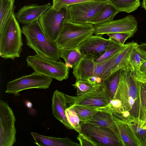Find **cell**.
I'll use <instances>...</instances> for the list:
<instances>
[{
	"instance_id": "cell-34",
	"label": "cell",
	"mask_w": 146,
	"mask_h": 146,
	"mask_svg": "<svg viewBox=\"0 0 146 146\" xmlns=\"http://www.w3.org/2000/svg\"><path fill=\"white\" fill-rule=\"evenodd\" d=\"M139 47L145 50L146 51V43H141L140 44H139Z\"/></svg>"
},
{
	"instance_id": "cell-22",
	"label": "cell",
	"mask_w": 146,
	"mask_h": 146,
	"mask_svg": "<svg viewBox=\"0 0 146 146\" xmlns=\"http://www.w3.org/2000/svg\"><path fill=\"white\" fill-rule=\"evenodd\" d=\"M14 0H0V30L14 13Z\"/></svg>"
},
{
	"instance_id": "cell-14",
	"label": "cell",
	"mask_w": 146,
	"mask_h": 146,
	"mask_svg": "<svg viewBox=\"0 0 146 146\" xmlns=\"http://www.w3.org/2000/svg\"><path fill=\"white\" fill-rule=\"evenodd\" d=\"M138 44L133 41L127 43L109 66L103 71L101 78L103 80L106 79L112 74L119 70L131 71V69L129 58L134 48Z\"/></svg>"
},
{
	"instance_id": "cell-39",
	"label": "cell",
	"mask_w": 146,
	"mask_h": 146,
	"mask_svg": "<svg viewBox=\"0 0 146 146\" xmlns=\"http://www.w3.org/2000/svg\"><path fill=\"white\" fill-rule=\"evenodd\" d=\"M106 0V1H108L107 0Z\"/></svg>"
},
{
	"instance_id": "cell-8",
	"label": "cell",
	"mask_w": 146,
	"mask_h": 146,
	"mask_svg": "<svg viewBox=\"0 0 146 146\" xmlns=\"http://www.w3.org/2000/svg\"><path fill=\"white\" fill-rule=\"evenodd\" d=\"M16 119L7 103L0 100V146H13L16 141Z\"/></svg>"
},
{
	"instance_id": "cell-31",
	"label": "cell",
	"mask_w": 146,
	"mask_h": 146,
	"mask_svg": "<svg viewBox=\"0 0 146 146\" xmlns=\"http://www.w3.org/2000/svg\"><path fill=\"white\" fill-rule=\"evenodd\" d=\"M109 38L113 39L122 44H124L126 40L132 36L130 34L125 33H115L106 34Z\"/></svg>"
},
{
	"instance_id": "cell-23",
	"label": "cell",
	"mask_w": 146,
	"mask_h": 146,
	"mask_svg": "<svg viewBox=\"0 0 146 146\" xmlns=\"http://www.w3.org/2000/svg\"><path fill=\"white\" fill-rule=\"evenodd\" d=\"M107 0L120 12H132L137 9L140 5V0Z\"/></svg>"
},
{
	"instance_id": "cell-21",
	"label": "cell",
	"mask_w": 146,
	"mask_h": 146,
	"mask_svg": "<svg viewBox=\"0 0 146 146\" xmlns=\"http://www.w3.org/2000/svg\"><path fill=\"white\" fill-rule=\"evenodd\" d=\"M119 70L104 80L103 85L106 94L110 101L112 100L115 95L118 86L119 78L122 71Z\"/></svg>"
},
{
	"instance_id": "cell-32",
	"label": "cell",
	"mask_w": 146,
	"mask_h": 146,
	"mask_svg": "<svg viewBox=\"0 0 146 146\" xmlns=\"http://www.w3.org/2000/svg\"><path fill=\"white\" fill-rule=\"evenodd\" d=\"M140 70L141 72L146 74V62L142 64L140 68Z\"/></svg>"
},
{
	"instance_id": "cell-27",
	"label": "cell",
	"mask_w": 146,
	"mask_h": 146,
	"mask_svg": "<svg viewBox=\"0 0 146 146\" xmlns=\"http://www.w3.org/2000/svg\"><path fill=\"white\" fill-rule=\"evenodd\" d=\"M66 115L69 123L72 127L79 133L82 132L80 120L77 114L71 105L67 107L66 110Z\"/></svg>"
},
{
	"instance_id": "cell-18",
	"label": "cell",
	"mask_w": 146,
	"mask_h": 146,
	"mask_svg": "<svg viewBox=\"0 0 146 146\" xmlns=\"http://www.w3.org/2000/svg\"><path fill=\"white\" fill-rule=\"evenodd\" d=\"M84 123L109 128L115 133L122 142L119 130L112 119L110 113L99 111L92 118L87 120Z\"/></svg>"
},
{
	"instance_id": "cell-1",
	"label": "cell",
	"mask_w": 146,
	"mask_h": 146,
	"mask_svg": "<svg viewBox=\"0 0 146 146\" xmlns=\"http://www.w3.org/2000/svg\"><path fill=\"white\" fill-rule=\"evenodd\" d=\"M21 31L26 38L27 45L36 54L53 60H60L61 50L46 35L38 20L24 25Z\"/></svg>"
},
{
	"instance_id": "cell-19",
	"label": "cell",
	"mask_w": 146,
	"mask_h": 146,
	"mask_svg": "<svg viewBox=\"0 0 146 146\" xmlns=\"http://www.w3.org/2000/svg\"><path fill=\"white\" fill-rule=\"evenodd\" d=\"M139 46V44L134 48L129 58L131 69V72L135 76H140V68L142 64L146 62V51Z\"/></svg>"
},
{
	"instance_id": "cell-25",
	"label": "cell",
	"mask_w": 146,
	"mask_h": 146,
	"mask_svg": "<svg viewBox=\"0 0 146 146\" xmlns=\"http://www.w3.org/2000/svg\"><path fill=\"white\" fill-rule=\"evenodd\" d=\"M84 56L77 48L61 50L60 58L64 59L65 63L71 64L73 68L76 66Z\"/></svg>"
},
{
	"instance_id": "cell-3",
	"label": "cell",
	"mask_w": 146,
	"mask_h": 146,
	"mask_svg": "<svg viewBox=\"0 0 146 146\" xmlns=\"http://www.w3.org/2000/svg\"><path fill=\"white\" fill-rule=\"evenodd\" d=\"M94 31L93 25L73 23L66 15L55 42L61 50L77 48Z\"/></svg>"
},
{
	"instance_id": "cell-5",
	"label": "cell",
	"mask_w": 146,
	"mask_h": 146,
	"mask_svg": "<svg viewBox=\"0 0 146 146\" xmlns=\"http://www.w3.org/2000/svg\"><path fill=\"white\" fill-rule=\"evenodd\" d=\"M110 4L106 0H94L74 4L66 8V15L73 23H88L90 20L98 15L104 7Z\"/></svg>"
},
{
	"instance_id": "cell-6",
	"label": "cell",
	"mask_w": 146,
	"mask_h": 146,
	"mask_svg": "<svg viewBox=\"0 0 146 146\" xmlns=\"http://www.w3.org/2000/svg\"><path fill=\"white\" fill-rule=\"evenodd\" d=\"M52 78L34 71L31 74L23 76L8 82L5 92L19 96V92L32 88L46 89L49 88Z\"/></svg>"
},
{
	"instance_id": "cell-2",
	"label": "cell",
	"mask_w": 146,
	"mask_h": 146,
	"mask_svg": "<svg viewBox=\"0 0 146 146\" xmlns=\"http://www.w3.org/2000/svg\"><path fill=\"white\" fill-rule=\"evenodd\" d=\"M22 31L13 14L0 30V55L5 59L19 57L23 46Z\"/></svg>"
},
{
	"instance_id": "cell-29",
	"label": "cell",
	"mask_w": 146,
	"mask_h": 146,
	"mask_svg": "<svg viewBox=\"0 0 146 146\" xmlns=\"http://www.w3.org/2000/svg\"><path fill=\"white\" fill-rule=\"evenodd\" d=\"M94 0H53L52 7L54 9L58 11L72 5Z\"/></svg>"
},
{
	"instance_id": "cell-16",
	"label": "cell",
	"mask_w": 146,
	"mask_h": 146,
	"mask_svg": "<svg viewBox=\"0 0 146 146\" xmlns=\"http://www.w3.org/2000/svg\"><path fill=\"white\" fill-rule=\"evenodd\" d=\"M67 104L65 94L57 90H55L52 98V108L53 115L66 128L72 129L66 115Z\"/></svg>"
},
{
	"instance_id": "cell-15",
	"label": "cell",
	"mask_w": 146,
	"mask_h": 146,
	"mask_svg": "<svg viewBox=\"0 0 146 146\" xmlns=\"http://www.w3.org/2000/svg\"><path fill=\"white\" fill-rule=\"evenodd\" d=\"M52 6L50 3L39 5L32 4L25 5L16 14L18 21L25 25L39 19L40 17Z\"/></svg>"
},
{
	"instance_id": "cell-24",
	"label": "cell",
	"mask_w": 146,
	"mask_h": 146,
	"mask_svg": "<svg viewBox=\"0 0 146 146\" xmlns=\"http://www.w3.org/2000/svg\"><path fill=\"white\" fill-rule=\"evenodd\" d=\"M70 105L77 114L80 121L83 123L92 118L100 111V107L76 104Z\"/></svg>"
},
{
	"instance_id": "cell-10",
	"label": "cell",
	"mask_w": 146,
	"mask_h": 146,
	"mask_svg": "<svg viewBox=\"0 0 146 146\" xmlns=\"http://www.w3.org/2000/svg\"><path fill=\"white\" fill-rule=\"evenodd\" d=\"M66 14V8L58 11L52 6L38 19L44 33L54 42H55L58 36Z\"/></svg>"
},
{
	"instance_id": "cell-33",
	"label": "cell",
	"mask_w": 146,
	"mask_h": 146,
	"mask_svg": "<svg viewBox=\"0 0 146 146\" xmlns=\"http://www.w3.org/2000/svg\"><path fill=\"white\" fill-rule=\"evenodd\" d=\"M137 132L140 134H144L145 133V130L143 128L140 127H137L136 128Z\"/></svg>"
},
{
	"instance_id": "cell-13",
	"label": "cell",
	"mask_w": 146,
	"mask_h": 146,
	"mask_svg": "<svg viewBox=\"0 0 146 146\" xmlns=\"http://www.w3.org/2000/svg\"><path fill=\"white\" fill-rule=\"evenodd\" d=\"M110 40L102 36L92 35L82 42L77 48L84 55L93 57L96 60L100 57L106 51Z\"/></svg>"
},
{
	"instance_id": "cell-28",
	"label": "cell",
	"mask_w": 146,
	"mask_h": 146,
	"mask_svg": "<svg viewBox=\"0 0 146 146\" xmlns=\"http://www.w3.org/2000/svg\"><path fill=\"white\" fill-rule=\"evenodd\" d=\"M101 85H93L88 81L84 80H76L75 83L72 84L77 90V96L82 95L96 90Z\"/></svg>"
},
{
	"instance_id": "cell-37",
	"label": "cell",
	"mask_w": 146,
	"mask_h": 146,
	"mask_svg": "<svg viewBox=\"0 0 146 146\" xmlns=\"http://www.w3.org/2000/svg\"><path fill=\"white\" fill-rule=\"evenodd\" d=\"M129 115V113L127 111L124 112L123 113V116L125 117H127Z\"/></svg>"
},
{
	"instance_id": "cell-30",
	"label": "cell",
	"mask_w": 146,
	"mask_h": 146,
	"mask_svg": "<svg viewBox=\"0 0 146 146\" xmlns=\"http://www.w3.org/2000/svg\"><path fill=\"white\" fill-rule=\"evenodd\" d=\"M77 139L81 146H98L90 137L82 132L79 133Z\"/></svg>"
},
{
	"instance_id": "cell-38",
	"label": "cell",
	"mask_w": 146,
	"mask_h": 146,
	"mask_svg": "<svg viewBox=\"0 0 146 146\" xmlns=\"http://www.w3.org/2000/svg\"><path fill=\"white\" fill-rule=\"evenodd\" d=\"M144 121H146V117L144 119Z\"/></svg>"
},
{
	"instance_id": "cell-11",
	"label": "cell",
	"mask_w": 146,
	"mask_h": 146,
	"mask_svg": "<svg viewBox=\"0 0 146 146\" xmlns=\"http://www.w3.org/2000/svg\"><path fill=\"white\" fill-rule=\"evenodd\" d=\"M82 132L86 135L98 146H115L122 145V142L115 133L107 127L80 123Z\"/></svg>"
},
{
	"instance_id": "cell-12",
	"label": "cell",
	"mask_w": 146,
	"mask_h": 146,
	"mask_svg": "<svg viewBox=\"0 0 146 146\" xmlns=\"http://www.w3.org/2000/svg\"><path fill=\"white\" fill-rule=\"evenodd\" d=\"M67 104L95 107L107 106L110 102L103 85L96 90L84 94L76 96L65 94Z\"/></svg>"
},
{
	"instance_id": "cell-17",
	"label": "cell",
	"mask_w": 146,
	"mask_h": 146,
	"mask_svg": "<svg viewBox=\"0 0 146 146\" xmlns=\"http://www.w3.org/2000/svg\"><path fill=\"white\" fill-rule=\"evenodd\" d=\"M30 133L34 143L39 146H81L80 143L72 141L68 137H49L32 132Z\"/></svg>"
},
{
	"instance_id": "cell-4",
	"label": "cell",
	"mask_w": 146,
	"mask_h": 146,
	"mask_svg": "<svg viewBox=\"0 0 146 146\" xmlns=\"http://www.w3.org/2000/svg\"><path fill=\"white\" fill-rule=\"evenodd\" d=\"M26 60L28 66L42 74L60 81L68 78L70 69L60 60L54 61L36 54L28 56Z\"/></svg>"
},
{
	"instance_id": "cell-26",
	"label": "cell",
	"mask_w": 146,
	"mask_h": 146,
	"mask_svg": "<svg viewBox=\"0 0 146 146\" xmlns=\"http://www.w3.org/2000/svg\"><path fill=\"white\" fill-rule=\"evenodd\" d=\"M110 38V40L106 51L100 57L94 60L96 62H100L107 59L120 51L127 45V44H121L113 39Z\"/></svg>"
},
{
	"instance_id": "cell-9",
	"label": "cell",
	"mask_w": 146,
	"mask_h": 146,
	"mask_svg": "<svg viewBox=\"0 0 146 146\" xmlns=\"http://www.w3.org/2000/svg\"><path fill=\"white\" fill-rule=\"evenodd\" d=\"M94 26V34L102 36L109 33H125L133 36L138 30L137 22L131 15L120 19L98 24Z\"/></svg>"
},
{
	"instance_id": "cell-35",
	"label": "cell",
	"mask_w": 146,
	"mask_h": 146,
	"mask_svg": "<svg viewBox=\"0 0 146 146\" xmlns=\"http://www.w3.org/2000/svg\"><path fill=\"white\" fill-rule=\"evenodd\" d=\"M25 105L28 108H31L33 106L32 103L29 101H27L25 102Z\"/></svg>"
},
{
	"instance_id": "cell-36",
	"label": "cell",
	"mask_w": 146,
	"mask_h": 146,
	"mask_svg": "<svg viewBox=\"0 0 146 146\" xmlns=\"http://www.w3.org/2000/svg\"><path fill=\"white\" fill-rule=\"evenodd\" d=\"M142 6L146 11V0H143Z\"/></svg>"
},
{
	"instance_id": "cell-7",
	"label": "cell",
	"mask_w": 146,
	"mask_h": 146,
	"mask_svg": "<svg viewBox=\"0 0 146 146\" xmlns=\"http://www.w3.org/2000/svg\"><path fill=\"white\" fill-rule=\"evenodd\" d=\"M120 51L100 62H96L92 56L84 55L73 68V73L76 80L87 81L88 78L91 76L97 78H101L102 72L113 61Z\"/></svg>"
},
{
	"instance_id": "cell-20",
	"label": "cell",
	"mask_w": 146,
	"mask_h": 146,
	"mask_svg": "<svg viewBox=\"0 0 146 146\" xmlns=\"http://www.w3.org/2000/svg\"><path fill=\"white\" fill-rule=\"evenodd\" d=\"M119 12L110 4L104 7L98 15L90 20L88 23L94 25L113 21L115 15Z\"/></svg>"
}]
</instances>
